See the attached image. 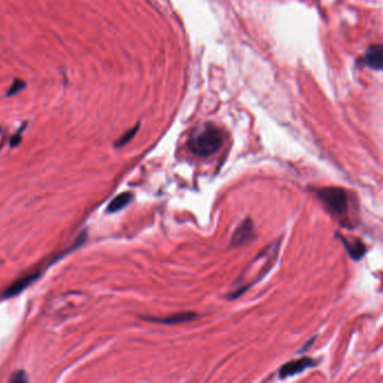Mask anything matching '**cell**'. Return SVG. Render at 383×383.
Instances as JSON below:
<instances>
[{
    "instance_id": "6da1fadb",
    "label": "cell",
    "mask_w": 383,
    "mask_h": 383,
    "mask_svg": "<svg viewBox=\"0 0 383 383\" xmlns=\"http://www.w3.org/2000/svg\"><path fill=\"white\" fill-rule=\"evenodd\" d=\"M224 143V135L221 128L212 124H204L191 133L188 148L194 154L200 157H208L221 150Z\"/></svg>"
},
{
    "instance_id": "7a4b0ae2",
    "label": "cell",
    "mask_w": 383,
    "mask_h": 383,
    "mask_svg": "<svg viewBox=\"0 0 383 383\" xmlns=\"http://www.w3.org/2000/svg\"><path fill=\"white\" fill-rule=\"evenodd\" d=\"M317 198L323 202L324 207L329 213L339 219V222L345 227H350V196L343 188L326 187L316 190Z\"/></svg>"
},
{
    "instance_id": "3957f363",
    "label": "cell",
    "mask_w": 383,
    "mask_h": 383,
    "mask_svg": "<svg viewBox=\"0 0 383 383\" xmlns=\"http://www.w3.org/2000/svg\"><path fill=\"white\" fill-rule=\"evenodd\" d=\"M255 238V232H254V225L251 218H245L242 222L237 228L235 229L233 233L232 238H230V247L232 249H236V247L243 246L251 243V242Z\"/></svg>"
},
{
    "instance_id": "277c9868",
    "label": "cell",
    "mask_w": 383,
    "mask_h": 383,
    "mask_svg": "<svg viewBox=\"0 0 383 383\" xmlns=\"http://www.w3.org/2000/svg\"><path fill=\"white\" fill-rule=\"evenodd\" d=\"M316 367V362L310 357H299L294 361L284 363L282 367L279 369L280 379H286L289 376H294L299 374L309 368Z\"/></svg>"
},
{
    "instance_id": "5b68a950",
    "label": "cell",
    "mask_w": 383,
    "mask_h": 383,
    "mask_svg": "<svg viewBox=\"0 0 383 383\" xmlns=\"http://www.w3.org/2000/svg\"><path fill=\"white\" fill-rule=\"evenodd\" d=\"M197 317V314L185 312V313H178V314H172L169 316H163V317H157V316H142L140 318L146 320V322L151 323H157V324H163V325H179L188 322H193Z\"/></svg>"
},
{
    "instance_id": "8992f818",
    "label": "cell",
    "mask_w": 383,
    "mask_h": 383,
    "mask_svg": "<svg viewBox=\"0 0 383 383\" xmlns=\"http://www.w3.org/2000/svg\"><path fill=\"white\" fill-rule=\"evenodd\" d=\"M39 274H41V272H39L38 270H35V271L28 273L24 275V277L19 278L18 280H16L13 284L9 285L8 288L5 290L4 296L9 298V297H14L16 295H18L20 291L27 288V286L30 285L33 281H35L39 277Z\"/></svg>"
},
{
    "instance_id": "52a82bcc",
    "label": "cell",
    "mask_w": 383,
    "mask_h": 383,
    "mask_svg": "<svg viewBox=\"0 0 383 383\" xmlns=\"http://www.w3.org/2000/svg\"><path fill=\"white\" fill-rule=\"evenodd\" d=\"M339 237L342 240L346 251L348 252V254H350V256L353 258V260H356V261L361 260V258L364 256L365 252H367V250H365V245L363 244V242H361L357 238L348 241L347 238H345L344 236H342V235H339Z\"/></svg>"
},
{
    "instance_id": "ba28073f",
    "label": "cell",
    "mask_w": 383,
    "mask_h": 383,
    "mask_svg": "<svg viewBox=\"0 0 383 383\" xmlns=\"http://www.w3.org/2000/svg\"><path fill=\"white\" fill-rule=\"evenodd\" d=\"M133 199H134L133 194L123 193L121 195H118L117 197H115V198L110 201V204H109L108 208H107V210H108V212H110V213L119 211V210L124 209V208H125L126 206L131 204V201Z\"/></svg>"
},
{
    "instance_id": "9c48e42d",
    "label": "cell",
    "mask_w": 383,
    "mask_h": 383,
    "mask_svg": "<svg viewBox=\"0 0 383 383\" xmlns=\"http://www.w3.org/2000/svg\"><path fill=\"white\" fill-rule=\"evenodd\" d=\"M382 47L381 45H376V46L371 47L367 55H365V60H367V64L372 67V69L380 70L382 66Z\"/></svg>"
},
{
    "instance_id": "30bf717a",
    "label": "cell",
    "mask_w": 383,
    "mask_h": 383,
    "mask_svg": "<svg viewBox=\"0 0 383 383\" xmlns=\"http://www.w3.org/2000/svg\"><path fill=\"white\" fill-rule=\"evenodd\" d=\"M137 129H138V125H137V126H135V127L132 128V129H129V131H127L125 134L123 135V136H122L119 139L117 140L116 144H115L116 148H122V146L126 145L128 142H131L132 138L135 136V134L137 133Z\"/></svg>"
},
{
    "instance_id": "8fae6325",
    "label": "cell",
    "mask_w": 383,
    "mask_h": 383,
    "mask_svg": "<svg viewBox=\"0 0 383 383\" xmlns=\"http://www.w3.org/2000/svg\"><path fill=\"white\" fill-rule=\"evenodd\" d=\"M25 87H26V83L24 81L20 80V79H16V80L13 82V84L10 86V88L8 89L7 95H15L18 92H20Z\"/></svg>"
},
{
    "instance_id": "7c38bea8",
    "label": "cell",
    "mask_w": 383,
    "mask_h": 383,
    "mask_svg": "<svg viewBox=\"0 0 383 383\" xmlns=\"http://www.w3.org/2000/svg\"><path fill=\"white\" fill-rule=\"evenodd\" d=\"M10 382L13 383H25L28 381L27 376L25 375V373L22 372V371H18V372H16L13 374V376L9 379Z\"/></svg>"
},
{
    "instance_id": "4fadbf2b",
    "label": "cell",
    "mask_w": 383,
    "mask_h": 383,
    "mask_svg": "<svg viewBox=\"0 0 383 383\" xmlns=\"http://www.w3.org/2000/svg\"><path fill=\"white\" fill-rule=\"evenodd\" d=\"M20 139H21V132H17L13 137L10 138V146L11 148H15V146L18 145L20 143Z\"/></svg>"
},
{
    "instance_id": "5bb4252c",
    "label": "cell",
    "mask_w": 383,
    "mask_h": 383,
    "mask_svg": "<svg viewBox=\"0 0 383 383\" xmlns=\"http://www.w3.org/2000/svg\"><path fill=\"white\" fill-rule=\"evenodd\" d=\"M315 340H316V337H314V339H313V340H310V341H309V342H308V344H306L305 346H303V348H301V350L299 351V353H302V352H306V351L308 350V348H309V346H310V345H313V344H314V342H315Z\"/></svg>"
}]
</instances>
